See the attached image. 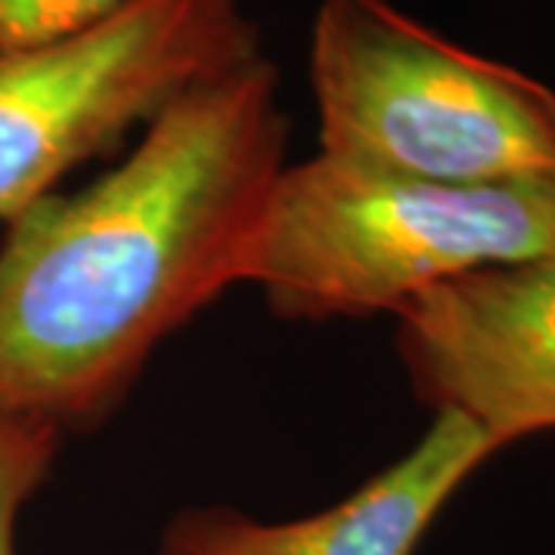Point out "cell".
<instances>
[{"mask_svg":"<svg viewBox=\"0 0 555 555\" xmlns=\"http://www.w3.org/2000/svg\"><path fill=\"white\" fill-rule=\"evenodd\" d=\"M281 75L257 56L170 102L137 149L0 241V411L93 429L164 339L241 284L287 167Z\"/></svg>","mask_w":555,"mask_h":555,"instance_id":"6da1fadb","label":"cell"},{"mask_svg":"<svg viewBox=\"0 0 555 555\" xmlns=\"http://www.w3.org/2000/svg\"><path fill=\"white\" fill-rule=\"evenodd\" d=\"M555 254V177L451 185L315 155L284 167L241 262L294 321L392 312L481 266Z\"/></svg>","mask_w":555,"mask_h":555,"instance_id":"7a4b0ae2","label":"cell"},{"mask_svg":"<svg viewBox=\"0 0 555 555\" xmlns=\"http://www.w3.org/2000/svg\"><path fill=\"white\" fill-rule=\"evenodd\" d=\"M312 93L324 158L485 185L555 177V90L420 25L389 0H321Z\"/></svg>","mask_w":555,"mask_h":555,"instance_id":"3957f363","label":"cell"},{"mask_svg":"<svg viewBox=\"0 0 555 555\" xmlns=\"http://www.w3.org/2000/svg\"><path fill=\"white\" fill-rule=\"evenodd\" d=\"M257 56L244 0H130L75 38L0 53V219Z\"/></svg>","mask_w":555,"mask_h":555,"instance_id":"277c9868","label":"cell"},{"mask_svg":"<svg viewBox=\"0 0 555 555\" xmlns=\"http://www.w3.org/2000/svg\"><path fill=\"white\" fill-rule=\"evenodd\" d=\"M414 396L496 451L555 429V254L481 266L389 312Z\"/></svg>","mask_w":555,"mask_h":555,"instance_id":"5b68a950","label":"cell"},{"mask_svg":"<svg viewBox=\"0 0 555 555\" xmlns=\"http://www.w3.org/2000/svg\"><path fill=\"white\" fill-rule=\"evenodd\" d=\"M496 448L478 426L436 414L408 454L358 491L294 521L235 506H189L164 525L155 555H414L451 496Z\"/></svg>","mask_w":555,"mask_h":555,"instance_id":"8992f818","label":"cell"},{"mask_svg":"<svg viewBox=\"0 0 555 555\" xmlns=\"http://www.w3.org/2000/svg\"><path fill=\"white\" fill-rule=\"evenodd\" d=\"M60 444L56 426L0 411V555H16L22 506L47 481Z\"/></svg>","mask_w":555,"mask_h":555,"instance_id":"52a82bcc","label":"cell"},{"mask_svg":"<svg viewBox=\"0 0 555 555\" xmlns=\"http://www.w3.org/2000/svg\"><path fill=\"white\" fill-rule=\"evenodd\" d=\"M127 3L130 0H0V53L75 38Z\"/></svg>","mask_w":555,"mask_h":555,"instance_id":"ba28073f","label":"cell"}]
</instances>
